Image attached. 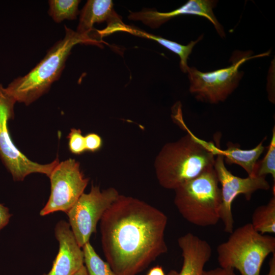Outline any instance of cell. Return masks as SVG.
Segmentation results:
<instances>
[{
  "label": "cell",
  "instance_id": "1",
  "mask_svg": "<svg viewBox=\"0 0 275 275\" xmlns=\"http://www.w3.org/2000/svg\"><path fill=\"white\" fill-rule=\"evenodd\" d=\"M100 221L103 253L116 275H136L168 251L167 216L142 200L119 195Z\"/></svg>",
  "mask_w": 275,
  "mask_h": 275
},
{
  "label": "cell",
  "instance_id": "2",
  "mask_svg": "<svg viewBox=\"0 0 275 275\" xmlns=\"http://www.w3.org/2000/svg\"><path fill=\"white\" fill-rule=\"evenodd\" d=\"M221 148L189 132L164 145L154 161L157 179L163 188L175 189L214 166Z\"/></svg>",
  "mask_w": 275,
  "mask_h": 275
},
{
  "label": "cell",
  "instance_id": "3",
  "mask_svg": "<svg viewBox=\"0 0 275 275\" xmlns=\"http://www.w3.org/2000/svg\"><path fill=\"white\" fill-rule=\"evenodd\" d=\"M65 37L57 42L29 73L14 79L6 88L16 102L28 105L47 93L58 80L73 47L77 44L98 45L95 38L78 34L65 25Z\"/></svg>",
  "mask_w": 275,
  "mask_h": 275
},
{
  "label": "cell",
  "instance_id": "4",
  "mask_svg": "<svg viewBox=\"0 0 275 275\" xmlns=\"http://www.w3.org/2000/svg\"><path fill=\"white\" fill-rule=\"evenodd\" d=\"M218 183L213 167L174 189V204L185 220L200 227L218 223L222 203Z\"/></svg>",
  "mask_w": 275,
  "mask_h": 275
},
{
  "label": "cell",
  "instance_id": "5",
  "mask_svg": "<svg viewBox=\"0 0 275 275\" xmlns=\"http://www.w3.org/2000/svg\"><path fill=\"white\" fill-rule=\"evenodd\" d=\"M230 234L217 248L220 267L236 269L241 275H260L266 258L275 253V238L258 232L251 223Z\"/></svg>",
  "mask_w": 275,
  "mask_h": 275
},
{
  "label": "cell",
  "instance_id": "6",
  "mask_svg": "<svg viewBox=\"0 0 275 275\" xmlns=\"http://www.w3.org/2000/svg\"><path fill=\"white\" fill-rule=\"evenodd\" d=\"M250 51H235L230 59L229 67L203 72L194 67L187 73L190 81L189 91L199 101L217 103L225 101L237 87L243 72L239 68L246 61L269 54V52L251 56Z\"/></svg>",
  "mask_w": 275,
  "mask_h": 275
},
{
  "label": "cell",
  "instance_id": "7",
  "mask_svg": "<svg viewBox=\"0 0 275 275\" xmlns=\"http://www.w3.org/2000/svg\"><path fill=\"white\" fill-rule=\"evenodd\" d=\"M16 101L0 84V157L8 171L16 181H23L28 175L39 173L49 176L59 162L57 158L47 164L33 161L15 145L10 134L8 122L14 117Z\"/></svg>",
  "mask_w": 275,
  "mask_h": 275
},
{
  "label": "cell",
  "instance_id": "8",
  "mask_svg": "<svg viewBox=\"0 0 275 275\" xmlns=\"http://www.w3.org/2000/svg\"><path fill=\"white\" fill-rule=\"evenodd\" d=\"M119 195L114 187L101 190L99 186L92 185L90 192L84 193L66 213L70 228L81 248L89 242L98 221Z\"/></svg>",
  "mask_w": 275,
  "mask_h": 275
},
{
  "label": "cell",
  "instance_id": "9",
  "mask_svg": "<svg viewBox=\"0 0 275 275\" xmlns=\"http://www.w3.org/2000/svg\"><path fill=\"white\" fill-rule=\"evenodd\" d=\"M48 177L50 194L41 216L57 211L66 213L84 193L89 180L84 177L79 162L71 158L59 162Z\"/></svg>",
  "mask_w": 275,
  "mask_h": 275
},
{
  "label": "cell",
  "instance_id": "10",
  "mask_svg": "<svg viewBox=\"0 0 275 275\" xmlns=\"http://www.w3.org/2000/svg\"><path fill=\"white\" fill-rule=\"evenodd\" d=\"M213 167L222 186L220 219L223 223L224 231L231 233L234 228L232 207L235 199L242 194L247 200H250L254 192L268 190L270 185L266 177L248 176L246 178H241L234 175L225 165L221 149L215 156Z\"/></svg>",
  "mask_w": 275,
  "mask_h": 275
},
{
  "label": "cell",
  "instance_id": "11",
  "mask_svg": "<svg viewBox=\"0 0 275 275\" xmlns=\"http://www.w3.org/2000/svg\"><path fill=\"white\" fill-rule=\"evenodd\" d=\"M217 1L214 0H189L184 5L168 12H159L156 10L144 9L138 12H130L128 18L133 20H141L152 28H156L162 24L178 16L194 15L202 16L209 20L222 38L226 34L223 26L214 15L213 9Z\"/></svg>",
  "mask_w": 275,
  "mask_h": 275
},
{
  "label": "cell",
  "instance_id": "12",
  "mask_svg": "<svg viewBox=\"0 0 275 275\" xmlns=\"http://www.w3.org/2000/svg\"><path fill=\"white\" fill-rule=\"evenodd\" d=\"M54 235L59 242V251L50 270L43 275H74L84 265L83 251L69 223L59 221L55 226Z\"/></svg>",
  "mask_w": 275,
  "mask_h": 275
},
{
  "label": "cell",
  "instance_id": "13",
  "mask_svg": "<svg viewBox=\"0 0 275 275\" xmlns=\"http://www.w3.org/2000/svg\"><path fill=\"white\" fill-rule=\"evenodd\" d=\"M104 21L107 22V27L103 30H97L100 38L114 33L120 24H123L121 17L114 10L112 1L89 0L80 12L76 32L100 41V39L91 33L94 23Z\"/></svg>",
  "mask_w": 275,
  "mask_h": 275
},
{
  "label": "cell",
  "instance_id": "14",
  "mask_svg": "<svg viewBox=\"0 0 275 275\" xmlns=\"http://www.w3.org/2000/svg\"><path fill=\"white\" fill-rule=\"evenodd\" d=\"M178 244L182 251V268L180 272L171 270L167 275H203L204 266L212 254L209 243L188 233L178 238Z\"/></svg>",
  "mask_w": 275,
  "mask_h": 275
},
{
  "label": "cell",
  "instance_id": "15",
  "mask_svg": "<svg viewBox=\"0 0 275 275\" xmlns=\"http://www.w3.org/2000/svg\"><path fill=\"white\" fill-rule=\"evenodd\" d=\"M265 139L266 138H264L255 147L248 150L241 149L238 144L228 142L226 149L222 150L224 162L229 164H238L246 172L248 176H255L258 160L266 148L263 145Z\"/></svg>",
  "mask_w": 275,
  "mask_h": 275
},
{
  "label": "cell",
  "instance_id": "16",
  "mask_svg": "<svg viewBox=\"0 0 275 275\" xmlns=\"http://www.w3.org/2000/svg\"><path fill=\"white\" fill-rule=\"evenodd\" d=\"M127 32L135 36L146 38L157 42L159 44L177 54L179 57L180 59V67L184 73H186L189 68L187 65V60L192 52L194 47L199 41L202 40L203 37V35H202L196 40L191 41L186 45H183L160 36L148 33L133 26L128 25L124 23L119 25L116 29L115 32Z\"/></svg>",
  "mask_w": 275,
  "mask_h": 275
},
{
  "label": "cell",
  "instance_id": "17",
  "mask_svg": "<svg viewBox=\"0 0 275 275\" xmlns=\"http://www.w3.org/2000/svg\"><path fill=\"white\" fill-rule=\"evenodd\" d=\"M251 224L256 231L262 234L275 233V195L267 204L255 209Z\"/></svg>",
  "mask_w": 275,
  "mask_h": 275
},
{
  "label": "cell",
  "instance_id": "18",
  "mask_svg": "<svg viewBox=\"0 0 275 275\" xmlns=\"http://www.w3.org/2000/svg\"><path fill=\"white\" fill-rule=\"evenodd\" d=\"M48 14L57 23L62 21L73 20L79 13L78 0H50L48 1Z\"/></svg>",
  "mask_w": 275,
  "mask_h": 275
},
{
  "label": "cell",
  "instance_id": "19",
  "mask_svg": "<svg viewBox=\"0 0 275 275\" xmlns=\"http://www.w3.org/2000/svg\"><path fill=\"white\" fill-rule=\"evenodd\" d=\"M84 255V265L88 275H116L107 262L97 254L89 242L82 248Z\"/></svg>",
  "mask_w": 275,
  "mask_h": 275
},
{
  "label": "cell",
  "instance_id": "20",
  "mask_svg": "<svg viewBox=\"0 0 275 275\" xmlns=\"http://www.w3.org/2000/svg\"><path fill=\"white\" fill-rule=\"evenodd\" d=\"M270 174L275 182V128L272 129V137L266 154L260 161H258L255 169L254 175L266 177Z\"/></svg>",
  "mask_w": 275,
  "mask_h": 275
},
{
  "label": "cell",
  "instance_id": "21",
  "mask_svg": "<svg viewBox=\"0 0 275 275\" xmlns=\"http://www.w3.org/2000/svg\"><path fill=\"white\" fill-rule=\"evenodd\" d=\"M67 138L69 149L72 153L79 155L86 151L85 136L82 135L80 129H71Z\"/></svg>",
  "mask_w": 275,
  "mask_h": 275
},
{
  "label": "cell",
  "instance_id": "22",
  "mask_svg": "<svg viewBox=\"0 0 275 275\" xmlns=\"http://www.w3.org/2000/svg\"><path fill=\"white\" fill-rule=\"evenodd\" d=\"M86 150L92 152L99 150L102 147L101 138L95 133H89L85 136Z\"/></svg>",
  "mask_w": 275,
  "mask_h": 275
},
{
  "label": "cell",
  "instance_id": "23",
  "mask_svg": "<svg viewBox=\"0 0 275 275\" xmlns=\"http://www.w3.org/2000/svg\"><path fill=\"white\" fill-rule=\"evenodd\" d=\"M11 216L9 209L0 203V231L8 224Z\"/></svg>",
  "mask_w": 275,
  "mask_h": 275
},
{
  "label": "cell",
  "instance_id": "24",
  "mask_svg": "<svg viewBox=\"0 0 275 275\" xmlns=\"http://www.w3.org/2000/svg\"><path fill=\"white\" fill-rule=\"evenodd\" d=\"M203 275H237L234 269L228 268L217 267L209 270H204Z\"/></svg>",
  "mask_w": 275,
  "mask_h": 275
},
{
  "label": "cell",
  "instance_id": "25",
  "mask_svg": "<svg viewBox=\"0 0 275 275\" xmlns=\"http://www.w3.org/2000/svg\"><path fill=\"white\" fill-rule=\"evenodd\" d=\"M147 275H165L162 268L159 266L152 267Z\"/></svg>",
  "mask_w": 275,
  "mask_h": 275
},
{
  "label": "cell",
  "instance_id": "26",
  "mask_svg": "<svg viewBox=\"0 0 275 275\" xmlns=\"http://www.w3.org/2000/svg\"><path fill=\"white\" fill-rule=\"evenodd\" d=\"M269 269L267 275H275V253L270 259L269 263Z\"/></svg>",
  "mask_w": 275,
  "mask_h": 275
},
{
  "label": "cell",
  "instance_id": "27",
  "mask_svg": "<svg viewBox=\"0 0 275 275\" xmlns=\"http://www.w3.org/2000/svg\"><path fill=\"white\" fill-rule=\"evenodd\" d=\"M74 275H88L86 268L85 265L77 271Z\"/></svg>",
  "mask_w": 275,
  "mask_h": 275
}]
</instances>
